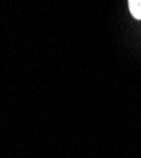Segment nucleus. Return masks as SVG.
Listing matches in <instances>:
<instances>
[{
	"label": "nucleus",
	"mask_w": 141,
	"mask_h": 158,
	"mask_svg": "<svg viewBox=\"0 0 141 158\" xmlns=\"http://www.w3.org/2000/svg\"><path fill=\"white\" fill-rule=\"evenodd\" d=\"M130 13L135 19H141V0H129Z\"/></svg>",
	"instance_id": "f257e3e1"
}]
</instances>
